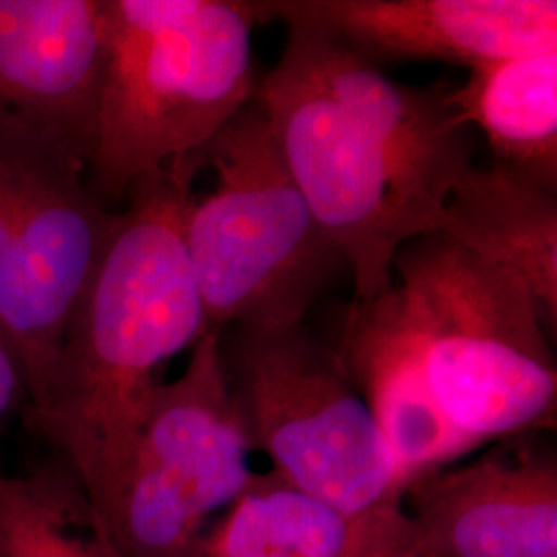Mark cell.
<instances>
[{
  "label": "cell",
  "instance_id": "cell-3",
  "mask_svg": "<svg viewBox=\"0 0 557 557\" xmlns=\"http://www.w3.org/2000/svg\"><path fill=\"white\" fill-rule=\"evenodd\" d=\"M442 413L490 442L556 430L557 361L537 304L517 277L430 232L393 262Z\"/></svg>",
  "mask_w": 557,
  "mask_h": 557
},
{
  "label": "cell",
  "instance_id": "cell-8",
  "mask_svg": "<svg viewBox=\"0 0 557 557\" xmlns=\"http://www.w3.org/2000/svg\"><path fill=\"white\" fill-rule=\"evenodd\" d=\"M116 223L87 186V160L48 145L27 180L0 259V335L38 397L62 338L89 287Z\"/></svg>",
  "mask_w": 557,
  "mask_h": 557
},
{
  "label": "cell",
  "instance_id": "cell-10",
  "mask_svg": "<svg viewBox=\"0 0 557 557\" xmlns=\"http://www.w3.org/2000/svg\"><path fill=\"white\" fill-rule=\"evenodd\" d=\"M428 557H557V457L537 436L502 440L411 481L400 498Z\"/></svg>",
  "mask_w": 557,
  "mask_h": 557
},
{
  "label": "cell",
  "instance_id": "cell-1",
  "mask_svg": "<svg viewBox=\"0 0 557 557\" xmlns=\"http://www.w3.org/2000/svg\"><path fill=\"white\" fill-rule=\"evenodd\" d=\"M197 172L182 158L128 190L52 372L23 411L77 473L103 524L163 368L207 333L184 248Z\"/></svg>",
  "mask_w": 557,
  "mask_h": 557
},
{
  "label": "cell",
  "instance_id": "cell-12",
  "mask_svg": "<svg viewBox=\"0 0 557 557\" xmlns=\"http://www.w3.org/2000/svg\"><path fill=\"white\" fill-rule=\"evenodd\" d=\"M285 25L287 41L345 112L379 143L436 230L444 202L473 165L469 126L455 114L448 89L398 85L317 29L299 23Z\"/></svg>",
  "mask_w": 557,
  "mask_h": 557
},
{
  "label": "cell",
  "instance_id": "cell-9",
  "mask_svg": "<svg viewBox=\"0 0 557 557\" xmlns=\"http://www.w3.org/2000/svg\"><path fill=\"white\" fill-rule=\"evenodd\" d=\"M262 25L299 23L359 59L448 62L557 52L556 0H259Z\"/></svg>",
  "mask_w": 557,
  "mask_h": 557
},
{
  "label": "cell",
  "instance_id": "cell-2",
  "mask_svg": "<svg viewBox=\"0 0 557 557\" xmlns=\"http://www.w3.org/2000/svg\"><path fill=\"white\" fill-rule=\"evenodd\" d=\"M259 0H103V77L87 186L106 207L188 158L257 100Z\"/></svg>",
  "mask_w": 557,
  "mask_h": 557
},
{
  "label": "cell",
  "instance_id": "cell-6",
  "mask_svg": "<svg viewBox=\"0 0 557 557\" xmlns=\"http://www.w3.org/2000/svg\"><path fill=\"white\" fill-rule=\"evenodd\" d=\"M220 335L211 329L197 341L184 372L161 384L143 419L106 518L122 557H193L255 473Z\"/></svg>",
  "mask_w": 557,
  "mask_h": 557
},
{
  "label": "cell",
  "instance_id": "cell-16",
  "mask_svg": "<svg viewBox=\"0 0 557 557\" xmlns=\"http://www.w3.org/2000/svg\"><path fill=\"white\" fill-rule=\"evenodd\" d=\"M386 510L351 517L273 471L252 473L193 557H356Z\"/></svg>",
  "mask_w": 557,
  "mask_h": 557
},
{
  "label": "cell",
  "instance_id": "cell-20",
  "mask_svg": "<svg viewBox=\"0 0 557 557\" xmlns=\"http://www.w3.org/2000/svg\"><path fill=\"white\" fill-rule=\"evenodd\" d=\"M27 407V386L20 361L0 335V432Z\"/></svg>",
  "mask_w": 557,
  "mask_h": 557
},
{
  "label": "cell",
  "instance_id": "cell-13",
  "mask_svg": "<svg viewBox=\"0 0 557 557\" xmlns=\"http://www.w3.org/2000/svg\"><path fill=\"white\" fill-rule=\"evenodd\" d=\"M335 351L376 419L403 487L481 450L442 413L398 287L370 304L354 301Z\"/></svg>",
  "mask_w": 557,
  "mask_h": 557
},
{
  "label": "cell",
  "instance_id": "cell-11",
  "mask_svg": "<svg viewBox=\"0 0 557 557\" xmlns=\"http://www.w3.org/2000/svg\"><path fill=\"white\" fill-rule=\"evenodd\" d=\"M103 54V0H0V120L89 163Z\"/></svg>",
  "mask_w": 557,
  "mask_h": 557
},
{
  "label": "cell",
  "instance_id": "cell-4",
  "mask_svg": "<svg viewBox=\"0 0 557 557\" xmlns=\"http://www.w3.org/2000/svg\"><path fill=\"white\" fill-rule=\"evenodd\" d=\"M188 158L215 180L184 220L207 331L301 324L345 262L281 160L259 101Z\"/></svg>",
  "mask_w": 557,
  "mask_h": 557
},
{
  "label": "cell",
  "instance_id": "cell-18",
  "mask_svg": "<svg viewBox=\"0 0 557 557\" xmlns=\"http://www.w3.org/2000/svg\"><path fill=\"white\" fill-rule=\"evenodd\" d=\"M48 145L59 143L41 139L0 120V259L17 220L34 163Z\"/></svg>",
  "mask_w": 557,
  "mask_h": 557
},
{
  "label": "cell",
  "instance_id": "cell-7",
  "mask_svg": "<svg viewBox=\"0 0 557 557\" xmlns=\"http://www.w3.org/2000/svg\"><path fill=\"white\" fill-rule=\"evenodd\" d=\"M281 160L314 220L351 271L356 301L388 294L398 248L432 221L372 139L285 41L257 94Z\"/></svg>",
  "mask_w": 557,
  "mask_h": 557
},
{
  "label": "cell",
  "instance_id": "cell-17",
  "mask_svg": "<svg viewBox=\"0 0 557 557\" xmlns=\"http://www.w3.org/2000/svg\"><path fill=\"white\" fill-rule=\"evenodd\" d=\"M0 557H122L77 473L57 457L0 473Z\"/></svg>",
  "mask_w": 557,
  "mask_h": 557
},
{
  "label": "cell",
  "instance_id": "cell-15",
  "mask_svg": "<svg viewBox=\"0 0 557 557\" xmlns=\"http://www.w3.org/2000/svg\"><path fill=\"white\" fill-rule=\"evenodd\" d=\"M465 126H478L494 165L557 197V52L520 54L471 69L448 89Z\"/></svg>",
  "mask_w": 557,
  "mask_h": 557
},
{
  "label": "cell",
  "instance_id": "cell-5",
  "mask_svg": "<svg viewBox=\"0 0 557 557\" xmlns=\"http://www.w3.org/2000/svg\"><path fill=\"white\" fill-rule=\"evenodd\" d=\"M220 351L250 448L273 473L351 517L400 506L397 465L335 347L304 324L227 326Z\"/></svg>",
  "mask_w": 557,
  "mask_h": 557
},
{
  "label": "cell",
  "instance_id": "cell-14",
  "mask_svg": "<svg viewBox=\"0 0 557 557\" xmlns=\"http://www.w3.org/2000/svg\"><path fill=\"white\" fill-rule=\"evenodd\" d=\"M485 264L517 277L557 331V197L498 165H471L442 207L436 230Z\"/></svg>",
  "mask_w": 557,
  "mask_h": 557
},
{
  "label": "cell",
  "instance_id": "cell-19",
  "mask_svg": "<svg viewBox=\"0 0 557 557\" xmlns=\"http://www.w3.org/2000/svg\"><path fill=\"white\" fill-rule=\"evenodd\" d=\"M356 557H428L411 537L400 506L386 510Z\"/></svg>",
  "mask_w": 557,
  "mask_h": 557
}]
</instances>
